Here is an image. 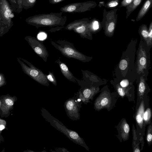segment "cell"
Wrapping results in <instances>:
<instances>
[{"label":"cell","instance_id":"6da1fadb","mask_svg":"<svg viewBox=\"0 0 152 152\" xmlns=\"http://www.w3.org/2000/svg\"><path fill=\"white\" fill-rule=\"evenodd\" d=\"M149 106V99L148 95L137 98L135 113L133 115L136 123V135L140 143V151L143 150L144 144V136L145 134V125L143 119L144 113Z\"/></svg>","mask_w":152,"mask_h":152},{"label":"cell","instance_id":"7a4b0ae2","mask_svg":"<svg viewBox=\"0 0 152 152\" xmlns=\"http://www.w3.org/2000/svg\"><path fill=\"white\" fill-rule=\"evenodd\" d=\"M62 13L35 15L26 18V21L28 24L37 28L41 27L63 26L66 23V18L62 16Z\"/></svg>","mask_w":152,"mask_h":152},{"label":"cell","instance_id":"3957f363","mask_svg":"<svg viewBox=\"0 0 152 152\" xmlns=\"http://www.w3.org/2000/svg\"><path fill=\"white\" fill-rule=\"evenodd\" d=\"M51 45L65 56L72 58L83 62H88L92 57L86 56L76 49L73 44L65 40H58L55 42L50 41Z\"/></svg>","mask_w":152,"mask_h":152},{"label":"cell","instance_id":"277c9868","mask_svg":"<svg viewBox=\"0 0 152 152\" xmlns=\"http://www.w3.org/2000/svg\"><path fill=\"white\" fill-rule=\"evenodd\" d=\"M14 12L7 0H0V37L7 33L13 26Z\"/></svg>","mask_w":152,"mask_h":152},{"label":"cell","instance_id":"5b68a950","mask_svg":"<svg viewBox=\"0 0 152 152\" xmlns=\"http://www.w3.org/2000/svg\"><path fill=\"white\" fill-rule=\"evenodd\" d=\"M100 92L94 102V109L98 111L104 109L109 111L115 106L118 95L116 92L111 93L107 88H103Z\"/></svg>","mask_w":152,"mask_h":152},{"label":"cell","instance_id":"8992f818","mask_svg":"<svg viewBox=\"0 0 152 152\" xmlns=\"http://www.w3.org/2000/svg\"><path fill=\"white\" fill-rule=\"evenodd\" d=\"M24 72L33 79L44 86L49 85L46 75L27 60L22 58H17Z\"/></svg>","mask_w":152,"mask_h":152},{"label":"cell","instance_id":"52a82bcc","mask_svg":"<svg viewBox=\"0 0 152 152\" xmlns=\"http://www.w3.org/2000/svg\"><path fill=\"white\" fill-rule=\"evenodd\" d=\"M137 52V71L139 74H142L147 80V73L150 64L149 53L150 48L141 39Z\"/></svg>","mask_w":152,"mask_h":152},{"label":"cell","instance_id":"ba28073f","mask_svg":"<svg viewBox=\"0 0 152 152\" xmlns=\"http://www.w3.org/2000/svg\"><path fill=\"white\" fill-rule=\"evenodd\" d=\"M42 115L53 126L65 134L70 140L83 147L87 150L89 151L88 146L83 139L79 136L77 133L68 129L62 123L59 122L58 121H57L55 118L51 116H50L49 114H48L46 112H45L44 111L42 112Z\"/></svg>","mask_w":152,"mask_h":152},{"label":"cell","instance_id":"9c48e42d","mask_svg":"<svg viewBox=\"0 0 152 152\" xmlns=\"http://www.w3.org/2000/svg\"><path fill=\"white\" fill-rule=\"evenodd\" d=\"M118 10V9H114L107 11L104 9L103 10L102 24L104 34L107 37H111L114 34L117 22Z\"/></svg>","mask_w":152,"mask_h":152},{"label":"cell","instance_id":"30bf717a","mask_svg":"<svg viewBox=\"0 0 152 152\" xmlns=\"http://www.w3.org/2000/svg\"><path fill=\"white\" fill-rule=\"evenodd\" d=\"M90 21V20L87 18L75 20L68 24L66 26V29L73 31L81 37L91 39L92 33L89 28Z\"/></svg>","mask_w":152,"mask_h":152},{"label":"cell","instance_id":"8fae6325","mask_svg":"<svg viewBox=\"0 0 152 152\" xmlns=\"http://www.w3.org/2000/svg\"><path fill=\"white\" fill-rule=\"evenodd\" d=\"M96 3L93 1L77 2L67 4L61 8L62 12H83L90 11L96 6Z\"/></svg>","mask_w":152,"mask_h":152},{"label":"cell","instance_id":"7c38bea8","mask_svg":"<svg viewBox=\"0 0 152 152\" xmlns=\"http://www.w3.org/2000/svg\"><path fill=\"white\" fill-rule=\"evenodd\" d=\"M24 39L35 53L46 62L49 53L43 42L34 37L29 36L25 37Z\"/></svg>","mask_w":152,"mask_h":152},{"label":"cell","instance_id":"4fadbf2b","mask_svg":"<svg viewBox=\"0 0 152 152\" xmlns=\"http://www.w3.org/2000/svg\"><path fill=\"white\" fill-rule=\"evenodd\" d=\"M81 88L79 92V98L82 102L85 104L90 102V100H92L94 96L98 93L100 92L99 88L92 86H85L79 85Z\"/></svg>","mask_w":152,"mask_h":152},{"label":"cell","instance_id":"5bb4252c","mask_svg":"<svg viewBox=\"0 0 152 152\" xmlns=\"http://www.w3.org/2000/svg\"><path fill=\"white\" fill-rule=\"evenodd\" d=\"M118 138L121 142L128 140L129 137L130 127L126 119L123 118L116 126Z\"/></svg>","mask_w":152,"mask_h":152},{"label":"cell","instance_id":"9a60e30c","mask_svg":"<svg viewBox=\"0 0 152 152\" xmlns=\"http://www.w3.org/2000/svg\"><path fill=\"white\" fill-rule=\"evenodd\" d=\"M15 97L7 95L1 99V105L0 109L3 115H6L9 114L16 100V97Z\"/></svg>","mask_w":152,"mask_h":152},{"label":"cell","instance_id":"2e32d148","mask_svg":"<svg viewBox=\"0 0 152 152\" xmlns=\"http://www.w3.org/2000/svg\"><path fill=\"white\" fill-rule=\"evenodd\" d=\"M114 86L119 97L123 98L127 97L129 102H135L134 90L130 86L126 88L122 87L119 84H116Z\"/></svg>","mask_w":152,"mask_h":152},{"label":"cell","instance_id":"e0dca14e","mask_svg":"<svg viewBox=\"0 0 152 152\" xmlns=\"http://www.w3.org/2000/svg\"><path fill=\"white\" fill-rule=\"evenodd\" d=\"M78 102L73 99L67 100L65 104V108L69 116L77 118L79 117Z\"/></svg>","mask_w":152,"mask_h":152},{"label":"cell","instance_id":"ac0fdd59","mask_svg":"<svg viewBox=\"0 0 152 152\" xmlns=\"http://www.w3.org/2000/svg\"><path fill=\"white\" fill-rule=\"evenodd\" d=\"M146 79L143 75L140 77L137 84V98L143 97L147 95L150 89L146 82Z\"/></svg>","mask_w":152,"mask_h":152},{"label":"cell","instance_id":"d6986e66","mask_svg":"<svg viewBox=\"0 0 152 152\" xmlns=\"http://www.w3.org/2000/svg\"><path fill=\"white\" fill-rule=\"evenodd\" d=\"M56 62L58 64L63 75L66 78L70 81L76 82L77 78L73 75L65 64L61 61L60 59L57 60Z\"/></svg>","mask_w":152,"mask_h":152},{"label":"cell","instance_id":"ffe728a7","mask_svg":"<svg viewBox=\"0 0 152 152\" xmlns=\"http://www.w3.org/2000/svg\"><path fill=\"white\" fill-rule=\"evenodd\" d=\"M152 6V0H145L138 13L136 21L141 20L146 14Z\"/></svg>","mask_w":152,"mask_h":152},{"label":"cell","instance_id":"44dd1931","mask_svg":"<svg viewBox=\"0 0 152 152\" xmlns=\"http://www.w3.org/2000/svg\"><path fill=\"white\" fill-rule=\"evenodd\" d=\"M89 26L92 33L98 32L100 31L102 28V22L96 18H94L90 20Z\"/></svg>","mask_w":152,"mask_h":152},{"label":"cell","instance_id":"7402d4cb","mask_svg":"<svg viewBox=\"0 0 152 152\" xmlns=\"http://www.w3.org/2000/svg\"><path fill=\"white\" fill-rule=\"evenodd\" d=\"M142 1V0H133L130 4L125 7L126 9V19L140 5Z\"/></svg>","mask_w":152,"mask_h":152},{"label":"cell","instance_id":"603a6c76","mask_svg":"<svg viewBox=\"0 0 152 152\" xmlns=\"http://www.w3.org/2000/svg\"><path fill=\"white\" fill-rule=\"evenodd\" d=\"M132 132L133 134V140L132 147L133 152H140L141 151L140 143L136 135V128L133 124Z\"/></svg>","mask_w":152,"mask_h":152},{"label":"cell","instance_id":"cb8c5ba5","mask_svg":"<svg viewBox=\"0 0 152 152\" xmlns=\"http://www.w3.org/2000/svg\"><path fill=\"white\" fill-rule=\"evenodd\" d=\"M139 33L142 39L146 44L148 40V28L146 25L142 24L140 27Z\"/></svg>","mask_w":152,"mask_h":152},{"label":"cell","instance_id":"d4e9b609","mask_svg":"<svg viewBox=\"0 0 152 152\" xmlns=\"http://www.w3.org/2000/svg\"><path fill=\"white\" fill-rule=\"evenodd\" d=\"M152 112L149 106L148 107L144 112L143 119L145 124L146 125H148L151 121Z\"/></svg>","mask_w":152,"mask_h":152},{"label":"cell","instance_id":"484cf974","mask_svg":"<svg viewBox=\"0 0 152 152\" xmlns=\"http://www.w3.org/2000/svg\"><path fill=\"white\" fill-rule=\"evenodd\" d=\"M145 139L148 145L152 144V122L151 121L148 124L147 130Z\"/></svg>","mask_w":152,"mask_h":152},{"label":"cell","instance_id":"4316f807","mask_svg":"<svg viewBox=\"0 0 152 152\" xmlns=\"http://www.w3.org/2000/svg\"><path fill=\"white\" fill-rule=\"evenodd\" d=\"M119 0H109L104 5L105 7L114 9L119 4Z\"/></svg>","mask_w":152,"mask_h":152},{"label":"cell","instance_id":"83f0119b","mask_svg":"<svg viewBox=\"0 0 152 152\" xmlns=\"http://www.w3.org/2000/svg\"><path fill=\"white\" fill-rule=\"evenodd\" d=\"M148 40L147 45L150 48L152 45V21L150 23L148 28Z\"/></svg>","mask_w":152,"mask_h":152},{"label":"cell","instance_id":"f1b7e54d","mask_svg":"<svg viewBox=\"0 0 152 152\" xmlns=\"http://www.w3.org/2000/svg\"><path fill=\"white\" fill-rule=\"evenodd\" d=\"M36 0H23L22 7L23 8L27 9L32 6Z\"/></svg>","mask_w":152,"mask_h":152},{"label":"cell","instance_id":"f546056e","mask_svg":"<svg viewBox=\"0 0 152 152\" xmlns=\"http://www.w3.org/2000/svg\"><path fill=\"white\" fill-rule=\"evenodd\" d=\"M47 78L48 80L55 86L57 85V81L53 73L51 72H49V74L46 75Z\"/></svg>","mask_w":152,"mask_h":152},{"label":"cell","instance_id":"4dcf8cb0","mask_svg":"<svg viewBox=\"0 0 152 152\" xmlns=\"http://www.w3.org/2000/svg\"><path fill=\"white\" fill-rule=\"evenodd\" d=\"M128 63L126 59H122L120 62L119 66L120 69L122 70H125L127 67Z\"/></svg>","mask_w":152,"mask_h":152},{"label":"cell","instance_id":"1f68e13d","mask_svg":"<svg viewBox=\"0 0 152 152\" xmlns=\"http://www.w3.org/2000/svg\"><path fill=\"white\" fill-rule=\"evenodd\" d=\"M22 1L23 0H16V12L20 13L22 11Z\"/></svg>","mask_w":152,"mask_h":152},{"label":"cell","instance_id":"d6a6232c","mask_svg":"<svg viewBox=\"0 0 152 152\" xmlns=\"http://www.w3.org/2000/svg\"><path fill=\"white\" fill-rule=\"evenodd\" d=\"M129 83L127 79H124L120 82L119 85L123 88H126L130 87Z\"/></svg>","mask_w":152,"mask_h":152},{"label":"cell","instance_id":"836d02e7","mask_svg":"<svg viewBox=\"0 0 152 152\" xmlns=\"http://www.w3.org/2000/svg\"><path fill=\"white\" fill-rule=\"evenodd\" d=\"M6 81L4 75L0 72V87L6 85Z\"/></svg>","mask_w":152,"mask_h":152},{"label":"cell","instance_id":"e575fe53","mask_svg":"<svg viewBox=\"0 0 152 152\" xmlns=\"http://www.w3.org/2000/svg\"><path fill=\"white\" fill-rule=\"evenodd\" d=\"M132 1L133 0H122L121 2L120 7H125Z\"/></svg>","mask_w":152,"mask_h":152},{"label":"cell","instance_id":"d590c367","mask_svg":"<svg viewBox=\"0 0 152 152\" xmlns=\"http://www.w3.org/2000/svg\"><path fill=\"white\" fill-rule=\"evenodd\" d=\"M6 124V121L0 118V133L5 128Z\"/></svg>","mask_w":152,"mask_h":152},{"label":"cell","instance_id":"8d00e7d4","mask_svg":"<svg viewBox=\"0 0 152 152\" xmlns=\"http://www.w3.org/2000/svg\"><path fill=\"white\" fill-rule=\"evenodd\" d=\"M10 4L14 12H16V0H9Z\"/></svg>","mask_w":152,"mask_h":152},{"label":"cell","instance_id":"74e56055","mask_svg":"<svg viewBox=\"0 0 152 152\" xmlns=\"http://www.w3.org/2000/svg\"><path fill=\"white\" fill-rule=\"evenodd\" d=\"M37 38L40 40H43L47 37L46 34L44 32H40L37 35Z\"/></svg>","mask_w":152,"mask_h":152},{"label":"cell","instance_id":"f35d334b","mask_svg":"<svg viewBox=\"0 0 152 152\" xmlns=\"http://www.w3.org/2000/svg\"><path fill=\"white\" fill-rule=\"evenodd\" d=\"M64 0H49L51 4H54L61 2Z\"/></svg>","mask_w":152,"mask_h":152},{"label":"cell","instance_id":"ab89813d","mask_svg":"<svg viewBox=\"0 0 152 152\" xmlns=\"http://www.w3.org/2000/svg\"><path fill=\"white\" fill-rule=\"evenodd\" d=\"M1 105V102L0 100V108Z\"/></svg>","mask_w":152,"mask_h":152},{"label":"cell","instance_id":"60d3db41","mask_svg":"<svg viewBox=\"0 0 152 152\" xmlns=\"http://www.w3.org/2000/svg\"><path fill=\"white\" fill-rule=\"evenodd\" d=\"M0 141H1V139H0Z\"/></svg>","mask_w":152,"mask_h":152}]
</instances>
